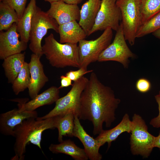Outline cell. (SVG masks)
Masks as SVG:
<instances>
[{
  "label": "cell",
  "instance_id": "obj_15",
  "mask_svg": "<svg viewBox=\"0 0 160 160\" xmlns=\"http://www.w3.org/2000/svg\"><path fill=\"white\" fill-rule=\"evenodd\" d=\"M78 116H74L73 137L78 138L82 143L85 152L90 160H101L102 155L99 153L100 146L97 140L89 135L81 125Z\"/></svg>",
  "mask_w": 160,
  "mask_h": 160
},
{
  "label": "cell",
  "instance_id": "obj_17",
  "mask_svg": "<svg viewBox=\"0 0 160 160\" xmlns=\"http://www.w3.org/2000/svg\"><path fill=\"white\" fill-rule=\"evenodd\" d=\"M58 33L60 35L59 42L61 43L77 44L87 36L76 20L59 25Z\"/></svg>",
  "mask_w": 160,
  "mask_h": 160
},
{
  "label": "cell",
  "instance_id": "obj_30",
  "mask_svg": "<svg viewBox=\"0 0 160 160\" xmlns=\"http://www.w3.org/2000/svg\"><path fill=\"white\" fill-rule=\"evenodd\" d=\"M151 84L150 81L147 79L141 78L137 80L136 83L137 90L141 93H145L151 89Z\"/></svg>",
  "mask_w": 160,
  "mask_h": 160
},
{
  "label": "cell",
  "instance_id": "obj_34",
  "mask_svg": "<svg viewBox=\"0 0 160 160\" xmlns=\"http://www.w3.org/2000/svg\"><path fill=\"white\" fill-rule=\"evenodd\" d=\"M154 147L158 148L160 150V131L158 135L156 137Z\"/></svg>",
  "mask_w": 160,
  "mask_h": 160
},
{
  "label": "cell",
  "instance_id": "obj_32",
  "mask_svg": "<svg viewBox=\"0 0 160 160\" xmlns=\"http://www.w3.org/2000/svg\"><path fill=\"white\" fill-rule=\"evenodd\" d=\"M61 85L58 87L60 89L72 85V80L66 76L62 75L60 77Z\"/></svg>",
  "mask_w": 160,
  "mask_h": 160
},
{
  "label": "cell",
  "instance_id": "obj_7",
  "mask_svg": "<svg viewBox=\"0 0 160 160\" xmlns=\"http://www.w3.org/2000/svg\"><path fill=\"white\" fill-rule=\"evenodd\" d=\"M116 4L121 13V21L126 40L132 46L135 44L136 35L142 24L139 0H118Z\"/></svg>",
  "mask_w": 160,
  "mask_h": 160
},
{
  "label": "cell",
  "instance_id": "obj_25",
  "mask_svg": "<svg viewBox=\"0 0 160 160\" xmlns=\"http://www.w3.org/2000/svg\"><path fill=\"white\" fill-rule=\"evenodd\" d=\"M31 79L28 63L25 62L20 71L12 83V88L15 95L28 88Z\"/></svg>",
  "mask_w": 160,
  "mask_h": 160
},
{
  "label": "cell",
  "instance_id": "obj_4",
  "mask_svg": "<svg viewBox=\"0 0 160 160\" xmlns=\"http://www.w3.org/2000/svg\"><path fill=\"white\" fill-rule=\"evenodd\" d=\"M132 121L134 126L130 137L131 152L133 155L147 158L154 148L156 137L148 132L145 121L140 115L135 113Z\"/></svg>",
  "mask_w": 160,
  "mask_h": 160
},
{
  "label": "cell",
  "instance_id": "obj_8",
  "mask_svg": "<svg viewBox=\"0 0 160 160\" xmlns=\"http://www.w3.org/2000/svg\"><path fill=\"white\" fill-rule=\"evenodd\" d=\"M113 35L112 30L108 28L95 39L80 40L78 45L79 68L87 69L90 63L97 61L101 53L111 43Z\"/></svg>",
  "mask_w": 160,
  "mask_h": 160
},
{
  "label": "cell",
  "instance_id": "obj_22",
  "mask_svg": "<svg viewBox=\"0 0 160 160\" xmlns=\"http://www.w3.org/2000/svg\"><path fill=\"white\" fill-rule=\"evenodd\" d=\"M25 52L19 53L4 59L2 66L8 83L12 84L20 71L25 62Z\"/></svg>",
  "mask_w": 160,
  "mask_h": 160
},
{
  "label": "cell",
  "instance_id": "obj_38",
  "mask_svg": "<svg viewBox=\"0 0 160 160\" xmlns=\"http://www.w3.org/2000/svg\"><path fill=\"white\" fill-rule=\"evenodd\" d=\"M2 0H0V2H1L2 1Z\"/></svg>",
  "mask_w": 160,
  "mask_h": 160
},
{
  "label": "cell",
  "instance_id": "obj_37",
  "mask_svg": "<svg viewBox=\"0 0 160 160\" xmlns=\"http://www.w3.org/2000/svg\"><path fill=\"white\" fill-rule=\"evenodd\" d=\"M159 94L160 95V90L159 91Z\"/></svg>",
  "mask_w": 160,
  "mask_h": 160
},
{
  "label": "cell",
  "instance_id": "obj_20",
  "mask_svg": "<svg viewBox=\"0 0 160 160\" xmlns=\"http://www.w3.org/2000/svg\"><path fill=\"white\" fill-rule=\"evenodd\" d=\"M37 7L36 0H30L22 17L17 24V30L20 40L27 43L29 41L33 17Z\"/></svg>",
  "mask_w": 160,
  "mask_h": 160
},
{
  "label": "cell",
  "instance_id": "obj_35",
  "mask_svg": "<svg viewBox=\"0 0 160 160\" xmlns=\"http://www.w3.org/2000/svg\"><path fill=\"white\" fill-rule=\"evenodd\" d=\"M152 34L155 37L160 39V28L153 33Z\"/></svg>",
  "mask_w": 160,
  "mask_h": 160
},
{
  "label": "cell",
  "instance_id": "obj_12",
  "mask_svg": "<svg viewBox=\"0 0 160 160\" xmlns=\"http://www.w3.org/2000/svg\"><path fill=\"white\" fill-rule=\"evenodd\" d=\"M20 35L17 30V24L14 23L5 32H0V59L21 53L25 50L27 43L19 40Z\"/></svg>",
  "mask_w": 160,
  "mask_h": 160
},
{
  "label": "cell",
  "instance_id": "obj_23",
  "mask_svg": "<svg viewBox=\"0 0 160 160\" xmlns=\"http://www.w3.org/2000/svg\"><path fill=\"white\" fill-rule=\"evenodd\" d=\"M74 116L73 113L70 112L53 117L55 127L58 130L59 142L63 140V136L73 137Z\"/></svg>",
  "mask_w": 160,
  "mask_h": 160
},
{
  "label": "cell",
  "instance_id": "obj_21",
  "mask_svg": "<svg viewBox=\"0 0 160 160\" xmlns=\"http://www.w3.org/2000/svg\"><path fill=\"white\" fill-rule=\"evenodd\" d=\"M54 153H63L75 160H87L89 159L84 149L80 148L70 139L63 140L58 144H51L49 147Z\"/></svg>",
  "mask_w": 160,
  "mask_h": 160
},
{
  "label": "cell",
  "instance_id": "obj_26",
  "mask_svg": "<svg viewBox=\"0 0 160 160\" xmlns=\"http://www.w3.org/2000/svg\"><path fill=\"white\" fill-rule=\"evenodd\" d=\"M139 0L143 24L160 11V0Z\"/></svg>",
  "mask_w": 160,
  "mask_h": 160
},
{
  "label": "cell",
  "instance_id": "obj_27",
  "mask_svg": "<svg viewBox=\"0 0 160 160\" xmlns=\"http://www.w3.org/2000/svg\"><path fill=\"white\" fill-rule=\"evenodd\" d=\"M160 28V11L142 24L138 29L136 38L143 37Z\"/></svg>",
  "mask_w": 160,
  "mask_h": 160
},
{
  "label": "cell",
  "instance_id": "obj_6",
  "mask_svg": "<svg viewBox=\"0 0 160 160\" xmlns=\"http://www.w3.org/2000/svg\"><path fill=\"white\" fill-rule=\"evenodd\" d=\"M88 81L87 78L83 76L74 81L68 93L56 102L54 108L45 116L37 117L36 119H44L70 112H73L78 116L81 95Z\"/></svg>",
  "mask_w": 160,
  "mask_h": 160
},
{
  "label": "cell",
  "instance_id": "obj_10",
  "mask_svg": "<svg viewBox=\"0 0 160 160\" xmlns=\"http://www.w3.org/2000/svg\"><path fill=\"white\" fill-rule=\"evenodd\" d=\"M116 0H102L99 9L94 25L88 36L98 31L110 28L116 31L121 20L120 10L116 4Z\"/></svg>",
  "mask_w": 160,
  "mask_h": 160
},
{
  "label": "cell",
  "instance_id": "obj_1",
  "mask_svg": "<svg viewBox=\"0 0 160 160\" xmlns=\"http://www.w3.org/2000/svg\"><path fill=\"white\" fill-rule=\"evenodd\" d=\"M120 101L111 88L103 84L93 71L81 93L78 116L80 120L91 121L93 135H98L103 129L104 123L109 127L115 121Z\"/></svg>",
  "mask_w": 160,
  "mask_h": 160
},
{
  "label": "cell",
  "instance_id": "obj_13",
  "mask_svg": "<svg viewBox=\"0 0 160 160\" xmlns=\"http://www.w3.org/2000/svg\"><path fill=\"white\" fill-rule=\"evenodd\" d=\"M50 4V7L46 12L56 20L59 25L79 20L80 9L78 5L68 4L62 0Z\"/></svg>",
  "mask_w": 160,
  "mask_h": 160
},
{
  "label": "cell",
  "instance_id": "obj_24",
  "mask_svg": "<svg viewBox=\"0 0 160 160\" xmlns=\"http://www.w3.org/2000/svg\"><path fill=\"white\" fill-rule=\"evenodd\" d=\"M15 10L9 5L2 2L0 3V31L7 30L14 23L19 20Z\"/></svg>",
  "mask_w": 160,
  "mask_h": 160
},
{
  "label": "cell",
  "instance_id": "obj_19",
  "mask_svg": "<svg viewBox=\"0 0 160 160\" xmlns=\"http://www.w3.org/2000/svg\"><path fill=\"white\" fill-rule=\"evenodd\" d=\"M59 93L58 87H51L31 100L27 103L25 102L24 108L28 111H33L42 106L52 104L60 98Z\"/></svg>",
  "mask_w": 160,
  "mask_h": 160
},
{
  "label": "cell",
  "instance_id": "obj_36",
  "mask_svg": "<svg viewBox=\"0 0 160 160\" xmlns=\"http://www.w3.org/2000/svg\"><path fill=\"white\" fill-rule=\"evenodd\" d=\"M43 0L44 1H45L49 2V3H52L54 2L59 1L60 0Z\"/></svg>",
  "mask_w": 160,
  "mask_h": 160
},
{
  "label": "cell",
  "instance_id": "obj_28",
  "mask_svg": "<svg viewBox=\"0 0 160 160\" xmlns=\"http://www.w3.org/2000/svg\"><path fill=\"white\" fill-rule=\"evenodd\" d=\"M27 0H2V2L14 9L16 12L19 19L22 17L25 9Z\"/></svg>",
  "mask_w": 160,
  "mask_h": 160
},
{
  "label": "cell",
  "instance_id": "obj_9",
  "mask_svg": "<svg viewBox=\"0 0 160 160\" xmlns=\"http://www.w3.org/2000/svg\"><path fill=\"white\" fill-rule=\"evenodd\" d=\"M113 42L101 53L98 61H113L121 63L125 68H128L129 59L135 58L136 56L127 45L121 22Z\"/></svg>",
  "mask_w": 160,
  "mask_h": 160
},
{
  "label": "cell",
  "instance_id": "obj_18",
  "mask_svg": "<svg viewBox=\"0 0 160 160\" xmlns=\"http://www.w3.org/2000/svg\"><path fill=\"white\" fill-rule=\"evenodd\" d=\"M101 0H88L80 9L79 24L87 36L92 29L100 7Z\"/></svg>",
  "mask_w": 160,
  "mask_h": 160
},
{
  "label": "cell",
  "instance_id": "obj_16",
  "mask_svg": "<svg viewBox=\"0 0 160 160\" xmlns=\"http://www.w3.org/2000/svg\"><path fill=\"white\" fill-rule=\"evenodd\" d=\"M134 126V123L130 120L128 114L125 113L117 126L110 129H103L95 139L100 147L107 143L108 148L112 142L115 140L121 134L125 132L130 133Z\"/></svg>",
  "mask_w": 160,
  "mask_h": 160
},
{
  "label": "cell",
  "instance_id": "obj_29",
  "mask_svg": "<svg viewBox=\"0 0 160 160\" xmlns=\"http://www.w3.org/2000/svg\"><path fill=\"white\" fill-rule=\"evenodd\" d=\"M93 70H87L82 68H79L76 71L71 70L67 72L65 76L70 78L72 81H75L83 76L85 74L91 73Z\"/></svg>",
  "mask_w": 160,
  "mask_h": 160
},
{
  "label": "cell",
  "instance_id": "obj_5",
  "mask_svg": "<svg viewBox=\"0 0 160 160\" xmlns=\"http://www.w3.org/2000/svg\"><path fill=\"white\" fill-rule=\"evenodd\" d=\"M59 25L56 20L37 6L33 16L30 31L29 48L40 57L43 55L41 41L48 30L52 29L58 33Z\"/></svg>",
  "mask_w": 160,
  "mask_h": 160
},
{
  "label": "cell",
  "instance_id": "obj_31",
  "mask_svg": "<svg viewBox=\"0 0 160 160\" xmlns=\"http://www.w3.org/2000/svg\"><path fill=\"white\" fill-rule=\"evenodd\" d=\"M155 98L158 105L159 113L157 117L151 120L150 124L155 128H159L160 127V95H156Z\"/></svg>",
  "mask_w": 160,
  "mask_h": 160
},
{
  "label": "cell",
  "instance_id": "obj_33",
  "mask_svg": "<svg viewBox=\"0 0 160 160\" xmlns=\"http://www.w3.org/2000/svg\"><path fill=\"white\" fill-rule=\"evenodd\" d=\"M66 3L69 4H77L80 3L83 0H62Z\"/></svg>",
  "mask_w": 160,
  "mask_h": 160
},
{
  "label": "cell",
  "instance_id": "obj_2",
  "mask_svg": "<svg viewBox=\"0 0 160 160\" xmlns=\"http://www.w3.org/2000/svg\"><path fill=\"white\" fill-rule=\"evenodd\" d=\"M55 128L53 117L42 120L30 118L23 120L14 129L12 136L15 138L14 146L15 155L12 159L24 160L26 146L30 143L42 150L41 142L43 132Z\"/></svg>",
  "mask_w": 160,
  "mask_h": 160
},
{
  "label": "cell",
  "instance_id": "obj_3",
  "mask_svg": "<svg viewBox=\"0 0 160 160\" xmlns=\"http://www.w3.org/2000/svg\"><path fill=\"white\" fill-rule=\"evenodd\" d=\"M44 41L42 46L43 54L52 66L58 68L68 66L79 68L77 44L58 42L52 33L45 38Z\"/></svg>",
  "mask_w": 160,
  "mask_h": 160
},
{
  "label": "cell",
  "instance_id": "obj_11",
  "mask_svg": "<svg viewBox=\"0 0 160 160\" xmlns=\"http://www.w3.org/2000/svg\"><path fill=\"white\" fill-rule=\"evenodd\" d=\"M18 102L19 109L15 108L0 115V132L5 136H13L15 127L23 120L30 118H36L37 112L35 111H29L25 109V102L17 100Z\"/></svg>",
  "mask_w": 160,
  "mask_h": 160
},
{
  "label": "cell",
  "instance_id": "obj_39",
  "mask_svg": "<svg viewBox=\"0 0 160 160\" xmlns=\"http://www.w3.org/2000/svg\"><path fill=\"white\" fill-rule=\"evenodd\" d=\"M117 0H116V1H117Z\"/></svg>",
  "mask_w": 160,
  "mask_h": 160
},
{
  "label": "cell",
  "instance_id": "obj_14",
  "mask_svg": "<svg viewBox=\"0 0 160 160\" xmlns=\"http://www.w3.org/2000/svg\"><path fill=\"white\" fill-rule=\"evenodd\" d=\"M40 58L33 53L31 55L30 61L28 63L31 79L28 88L29 95L31 99L38 95L41 89L49 81L48 77L44 73Z\"/></svg>",
  "mask_w": 160,
  "mask_h": 160
}]
</instances>
